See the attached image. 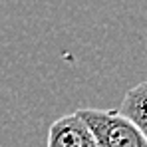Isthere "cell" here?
Masks as SVG:
<instances>
[{
  "mask_svg": "<svg viewBox=\"0 0 147 147\" xmlns=\"http://www.w3.org/2000/svg\"><path fill=\"white\" fill-rule=\"evenodd\" d=\"M98 147H147L145 137L117 109H78Z\"/></svg>",
  "mask_w": 147,
  "mask_h": 147,
  "instance_id": "1",
  "label": "cell"
},
{
  "mask_svg": "<svg viewBox=\"0 0 147 147\" xmlns=\"http://www.w3.org/2000/svg\"><path fill=\"white\" fill-rule=\"evenodd\" d=\"M46 147H98L92 131L74 111L50 125Z\"/></svg>",
  "mask_w": 147,
  "mask_h": 147,
  "instance_id": "2",
  "label": "cell"
},
{
  "mask_svg": "<svg viewBox=\"0 0 147 147\" xmlns=\"http://www.w3.org/2000/svg\"><path fill=\"white\" fill-rule=\"evenodd\" d=\"M117 111L137 127V131L147 141V82L137 84L125 94L121 107Z\"/></svg>",
  "mask_w": 147,
  "mask_h": 147,
  "instance_id": "3",
  "label": "cell"
}]
</instances>
